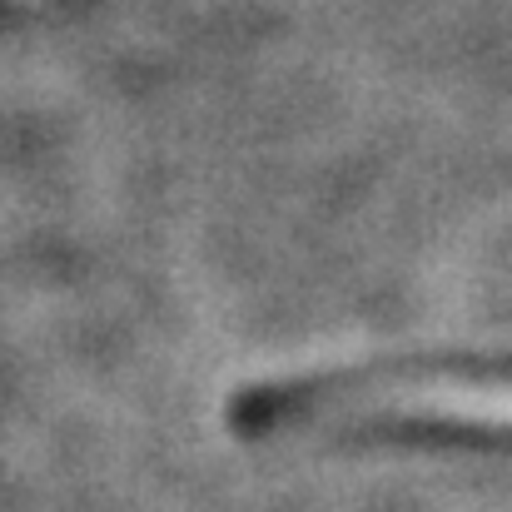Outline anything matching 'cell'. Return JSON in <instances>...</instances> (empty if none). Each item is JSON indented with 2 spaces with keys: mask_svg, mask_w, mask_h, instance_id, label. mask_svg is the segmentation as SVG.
Instances as JSON below:
<instances>
[{
  "mask_svg": "<svg viewBox=\"0 0 512 512\" xmlns=\"http://www.w3.org/2000/svg\"><path fill=\"white\" fill-rule=\"evenodd\" d=\"M274 418H324V423H448V428H512L508 373H458V368H398L324 378L274 393Z\"/></svg>",
  "mask_w": 512,
  "mask_h": 512,
  "instance_id": "1",
  "label": "cell"
}]
</instances>
